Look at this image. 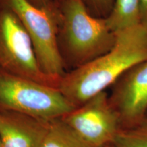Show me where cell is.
<instances>
[{
  "label": "cell",
  "mask_w": 147,
  "mask_h": 147,
  "mask_svg": "<svg viewBox=\"0 0 147 147\" xmlns=\"http://www.w3.org/2000/svg\"><path fill=\"white\" fill-rule=\"evenodd\" d=\"M105 54L65 74L59 89L75 106L106 91L129 69L147 59V29L140 23L116 32Z\"/></svg>",
  "instance_id": "cell-1"
},
{
  "label": "cell",
  "mask_w": 147,
  "mask_h": 147,
  "mask_svg": "<svg viewBox=\"0 0 147 147\" xmlns=\"http://www.w3.org/2000/svg\"><path fill=\"white\" fill-rule=\"evenodd\" d=\"M115 41L106 18L91 14L82 0L59 1L57 43L67 72L108 52Z\"/></svg>",
  "instance_id": "cell-2"
},
{
  "label": "cell",
  "mask_w": 147,
  "mask_h": 147,
  "mask_svg": "<svg viewBox=\"0 0 147 147\" xmlns=\"http://www.w3.org/2000/svg\"><path fill=\"white\" fill-rule=\"evenodd\" d=\"M59 88L0 69V110L46 121L60 119L76 108Z\"/></svg>",
  "instance_id": "cell-3"
},
{
  "label": "cell",
  "mask_w": 147,
  "mask_h": 147,
  "mask_svg": "<svg viewBox=\"0 0 147 147\" xmlns=\"http://www.w3.org/2000/svg\"><path fill=\"white\" fill-rule=\"evenodd\" d=\"M5 1L26 29L42 72L60 83L67 71L57 43L59 3L56 8H40L27 0Z\"/></svg>",
  "instance_id": "cell-4"
},
{
  "label": "cell",
  "mask_w": 147,
  "mask_h": 147,
  "mask_svg": "<svg viewBox=\"0 0 147 147\" xmlns=\"http://www.w3.org/2000/svg\"><path fill=\"white\" fill-rule=\"evenodd\" d=\"M0 69L59 88V82L42 72L26 29L5 0H0Z\"/></svg>",
  "instance_id": "cell-5"
},
{
  "label": "cell",
  "mask_w": 147,
  "mask_h": 147,
  "mask_svg": "<svg viewBox=\"0 0 147 147\" xmlns=\"http://www.w3.org/2000/svg\"><path fill=\"white\" fill-rule=\"evenodd\" d=\"M61 119L90 147L112 144L121 129L106 91L91 97Z\"/></svg>",
  "instance_id": "cell-6"
},
{
  "label": "cell",
  "mask_w": 147,
  "mask_h": 147,
  "mask_svg": "<svg viewBox=\"0 0 147 147\" xmlns=\"http://www.w3.org/2000/svg\"><path fill=\"white\" fill-rule=\"evenodd\" d=\"M111 87L108 96L121 128L144 123L147 114V59L129 69Z\"/></svg>",
  "instance_id": "cell-7"
},
{
  "label": "cell",
  "mask_w": 147,
  "mask_h": 147,
  "mask_svg": "<svg viewBox=\"0 0 147 147\" xmlns=\"http://www.w3.org/2000/svg\"><path fill=\"white\" fill-rule=\"evenodd\" d=\"M51 121L0 110L2 147H41Z\"/></svg>",
  "instance_id": "cell-8"
},
{
  "label": "cell",
  "mask_w": 147,
  "mask_h": 147,
  "mask_svg": "<svg viewBox=\"0 0 147 147\" xmlns=\"http://www.w3.org/2000/svg\"><path fill=\"white\" fill-rule=\"evenodd\" d=\"M106 19L115 33L140 24V0H114L113 10Z\"/></svg>",
  "instance_id": "cell-9"
},
{
  "label": "cell",
  "mask_w": 147,
  "mask_h": 147,
  "mask_svg": "<svg viewBox=\"0 0 147 147\" xmlns=\"http://www.w3.org/2000/svg\"><path fill=\"white\" fill-rule=\"evenodd\" d=\"M41 147H90L62 120L50 121Z\"/></svg>",
  "instance_id": "cell-10"
},
{
  "label": "cell",
  "mask_w": 147,
  "mask_h": 147,
  "mask_svg": "<svg viewBox=\"0 0 147 147\" xmlns=\"http://www.w3.org/2000/svg\"><path fill=\"white\" fill-rule=\"evenodd\" d=\"M113 147H147V121L129 128H121L116 136Z\"/></svg>",
  "instance_id": "cell-11"
},
{
  "label": "cell",
  "mask_w": 147,
  "mask_h": 147,
  "mask_svg": "<svg viewBox=\"0 0 147 147\" xmlns=\"http://www.w3.org/2000/svg\"><path fill=\"white\" fill-rule=\"evenodd\" d=\"M93 16L106 18L113 8L114 0H82Z\"/></svg>",
  "instance_id": "cell-12"
},
{
  "label": "cell",
  "mask_w": 147,
  "mask_h": 147,
  "mask_svg": "<svg viewBox=\"0 0 147 147\" xmlns=\"http://www.w3.org/2000/svg\"><path fill=\"white\" fill-rule=\"evenodd\" d=\"M35 6L40 8H53L59 5L57 0H27Z\"/></svg>",
  "instance_id": "cell-13"
},
{
  "label": "cell",
  "mask_w": 147,
  "mask_h": 147,
  "mask_svg": "<svg viewBox=\"0 0 147 147\" xmlns=\"http://www.w3.org/2000/svg\"><path fill=\"white\" fill-rule=\"evenodd\" d=\"M140 23L147 29V0H140Z\"/></svg>",
  "instance_id": "cell-14"
},
{
  "label": "cell",
  "mask_w": 147,
  "mask_h": 147,
  "mask_svg": "<svg viewBox=\"0 0 147 147\" xmlns=\"http://www.w3.org/2000/svg\"><path fill=\"white\" fill-rule=\"evenodd\" d=\"M102 147H113V146H112V144H110L106 145V146H102Z\"/></svg>",
  "instance_id": "cell-15"
},
{
  "label": "cell",
  "mask_w": 147,
  "mask_h": 147,
  "mask_svg": "<svg viewBox=\"0 0 147 147\" xmlns=\"http://www.w3.org/2000/svg\"><path fill=\"white\" fill-rule=\"evenodd\" d=\"M0 147H2V146H1V139H0Z\"/></svg>",
  "instance_id": "cell-16"
},
{
  "label": "cell",
  "mask_w": 147,
  "mask_h": 147,
  "mask_svg": "<svg viewBox=\"0 0 147 147\" xmlns=\"http://www.w3.org/2000/svg\"><path fill=\"white\" fill-rule=\"evenodd\" d=\"M57 1H58V2H59V1H61V0H57Z\"/></svg>",
  "instance_id": "cell-17"
},
{
  "label": "cell",
  "mask_w": 147,
  "mask_h": 147,
  "mask_svg": "<svg viewBox=\"0 0 147 147\" xmlns=\"http://www.w3.org/2000/svg\"><path fill=\"white\" fill-rule=\"evenodd\" d=\"M146 121H147V114H146Z\"/></svg>",
  "instance_id": "cell-18"
}]
</instances>
